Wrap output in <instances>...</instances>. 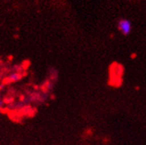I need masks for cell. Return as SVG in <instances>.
Returning <instances> with one entry per match:
<instances>
[{
	"label": "cell",
	"mask_w": 146,
	"mask_h": 145,
	"mask_svg": "<svg viewBox=\"0 0 146 145\" xmlns=\"http://www.w3.org/2000/svg\"><path fill=\"white\" fill-rule=\"evenodd\" d=\"M49 79L52 82H55L58 79V71L54 68H51L49 71Z\"/></svg>",
	"instance_id": "obj_6"
},
{
	"label": "cell",
	"mask_w": 146,
	"mask_h": 145,
	"mask_svg": "<svg viewBox=\"0 0 146 145\" xmlns=\"http://www.w3.org/2000/svg\"><path fill=\"white\" fill-rule=\"evenodd\" d=\"M45 93H33L30 96V100L33 103H42L45 100Z\"/></svg>",
	"instance_id": "obj_5"
},
{
	"label": "cell",
	"mask_w": 146,
	"mask_h": 145,
	"mask_svg": "<svg viewBox=\"0 0 146 145\" xmlns=\"http://www.w3.org/2000/svg\"><path fill=\"white\" fill-rule=\"evenodd\" d=\"M118 28L123 35L127 36L132 30V24L127 19H120L118 21Z\"/></svg>",
	"instance_id": "obj_3"
},
{
	"label": "cell",
	"mask_w": 146,
	"mask_h": 145,
	"mask_svg": "<svg viewBox=\"0 0 146 145\" xmlns=\"http://www.w3.org/2000/svg\"><path fill=\"white\" fill-rule=\"evenodd\" d=\"M53 86H54V82H52L50 79H48V80L45 81L39 86V90L41 91L42 93H45V95H46L47 93H49L51 90H52Z\"/></svg>",
	"instance_id": "obj_4"
},
{
	"label": "cell",
	"mask_w": 146,
	"mask_h": 145,
	"mask_svg": "<svg viewBox=\"0 0 146 145\" xmlns=\"http://www.w3.org/2000/svg\"><path fill=\"white\" fill-rule=\"evenodd\" d=\"M124 67L119 62H113L109 67V78L108 85L112 87H119L123 84Z\"/></svg>",
	"instance_id": "obj_1"
},
{
	"label": "cell",
	"mask_w": 146,
	"mask_h": 145,
	"mask_svg": "<svg viewBox=\"0 0 146 145\" xmlns=\"http://www.w3.org/2000/svg\"><path fill=\"white\" fill-rule=\"evenodd\" d=\"M92 133H93V132H92V130H91V129H87L85 134H86V135H91V134H92Z\"/></svg>",
	"instance_id": "obj_7"
},
{
	"label": "cell",
	"mask_w": 146,
	"mask_h": 145,
	"mask_svg": "<svg viewBox=\"0 0 146 145\" xmlns=\"http://www.w3.org/2000/svg\"><path fill=\"white\" fill-rule=\"evenodd\" d=\"M26 75H27V73L24 71L23 72H14V73H12V74L8 75L3 79V81H2L3 85H6L14 83V82H17V81L21 80V79L23 78V77H25Z\"/></svg>",
	"instance_id": "obj_2"
},
{
	"label": "cell",
	"mask_w": 146,
	"mask_h": 145,
	"mask_svg": "<svg viewBox=\"0 0 146 145\" xmlns=\"http://www.w3.org/2000/svg\"><path fill=\"white\" fill-rule=\"evenodd\" d=\"M136 56V54H132V55H131V57H132V58H135Z\"/></svg>",
	"instance_id": "obj_8"
}]
</instances>
